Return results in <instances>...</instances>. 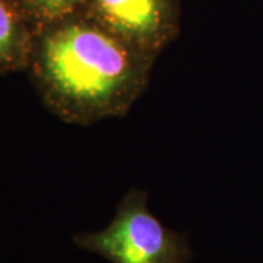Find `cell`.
Here are the masks:
<instances>
[{"label":"cell","mask_w":263,"mask_h":263,"mask_svg":"<svg viewBox=\"0 0 263 263\" xmlns=\"http://www.w3.org/2000/svg\"><path fill=\"white\" fill-rule=\"evenodd\" d=\"M34 32L84 13L89 0H12Z\"/></svg>","instance_id":"5"},{"label":"cell","mask_w":263,"mask_h":263,"mask_svg":"<svg viewBox=\"0 0 263 263\" xmlns=\"http://www.w3.org/2000/svg\"><path fill=\"white\" fill-rule=\"evenodd\" d=\"M35 32L12 0H0V75L27 70Z\"/></svg>","instance_id":"4"},{"label":"cell","mask_w":263,"mask_h":263,"mask_svg":"<svg viewBox=\"0 0 263 263\" xmlns=\"http://www.w3.org/2000/svg\"><path fill=\"white\" fill-rule=\"evenodd\" d=\"M88 18L152 56L179 37L180 0H89Z\"/></svg>","instance_id":"3"},{"label":"cell","mask_w":263,"mask_h":263,"mask_svg":"<svg viewBox=\"0 0 263 263\" xmlns=\"http://www.w3.org/2000/svg\"><path fill=\"white\" fill-rule=\"evenodd\" d=\"M73 245L110 263H190L195 252L187 233L165 227L148 206V192L132 187L111 222L100 231L78 233Z\"/></svg>","instance_id":"2"},{"label":"cell","mask_w":263,"mask_h":263,"mask_svg":"<svg viewBox=\"0 0 263 263\" xmlns=\"http://www.w3.org/2000/svg\"><path fill=\"white\" fill-rule=\"evenodd\" d=\"M155 60L81 13L35 32L27 72L56 117L88 126L129 113Z\"/></svg>","instance_id":"1"}]
</instances>
